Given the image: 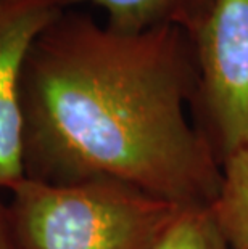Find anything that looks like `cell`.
<instances>
[{
  "mask_svg": "<svg viewBox=\"0 0 248 249\" xmlns=\"http://www.w3.org/2000/svg\"><path fill=\"white\" fill-rule=\"evenodd\" d=\"M197 61L187 33L124 34L63 12L31 47L21 81L24 177L112 178L207 208L221 166L191 118Z\"/></svg>",
  "mask_w": 248,
  "mask_h": 249,
  "instance_id": "6da1fadb",
  "label": "cell"
},
{
  "mask_svg": "<svg viewBox=\"0 0 248 249\" xmlns=\"http://www.w3.org/2000/svg\"><path fill=\"white\" fill-rule=\"evenodd\" d=\"M40 2H45V3L55 5V7H61V8H65V5H66L68 0H40Z\"/></svg>",
  "mask_w": 248,
  "mask_h": 249,
  "instance_id": "9c48e42d",
  "label": "cell"
},
{
  "mask_svg": "<svg viewBox=\"0 0 248 249\" xmlns=\"http://www.w3.org/2000/svg\"><path fill=\"white\" fill-rule=\"evenodd\" d=\"M216 0H68V5H92L107 15L110 29L139 34L160 26L179 28L189 36L203 23Z\"/></svg>",
  "mask_w": 248,
  "mask_h": 249,
  "instance_id": "5b68a950",
  "label": "cell"
},
{
  "mask_svg": "<svg viewBox=\"0 0 248 249\" xmlns=\"http://www.w3.org/2000/svg\"><path fill=\"white\" fill-rule=\"evenodd\" d=\"M3 208L15 249H153L184 209L112 178L28 177L3 195Z\"/></svg>",
  "mask_w": 248,
  "mask_h": 249,
  "instance_id": "7a4b0ae2",
  "label": "cell"
},
{
  "mask_svg": "<svg viewBox=\"0 0 248 249\" xmlns=\"http://www.w3.org/2000/svg\"><path fill=\"white\" fill-rule=\"evenodd\" d=\"M63 12L40 0H0V195L24 178L21 81L31 47Z\"/></svg>",
  "mask_w": 248,
  "mask_h": 249,
  "instance_id": "277c9868",
  "label": "cell"
},
{
  "mask_svg": "<svg viewBox=\"0 0 248 249\" xmlns=\"http://www.w3.org/2000/svg\"><path fill=\"white\" fill-rule=\"evenodd\" d=\"M189 37L197 61L191 118L221 166L248 140V0H216Z\"/></svg>",
  "mask_w": 248,
  "mask_h": 249,
  "instance_id": "3957f363",
  "label": "cell"
},
{
  "mask_svg": "<svg viewBox=\"0 0 248 249\" xmlns=\"http://www.w3.org/2000/svg\"><path fill=\"white\" fill-rule=\"evenodd\" d=\"M0 249H15L7 229V220H5L3 195H0Z\"/></svg>",
  "mask_w": 248,
  "mask_h": 249,
  "instance_id": "ba28073f",
  "label": "cell"
},
{
  "mask_svg": "<svg viewBox=\"0 0 248 249\" xmlns=\"http://www.w3.org/2000/svg\"><path fill=\"white\" fill-rule=\"evenodd\" d=\"M153 249H229L211 206L184 208Z\"/></svg>",
  "mask_w": 248,
  "mask_h": 249,
  "instance_id": "52a82bcc",
  "label": "cell"
},
{
  "mask_svg": "<svg viewBox=\"0 0 248 249\" xmlns=\"http://www.w3.org/2000/svg\"><path fill=\"white\" fill-rule=\"evenodd\" d=\"M211 213L229 249H248V140L221 162V185Z\"/></svg>",
  "mask_w": 248,
  "mask_h": 249,
  "instance_id": "8992f818",
  "label": "cell"
}]
</instances>
